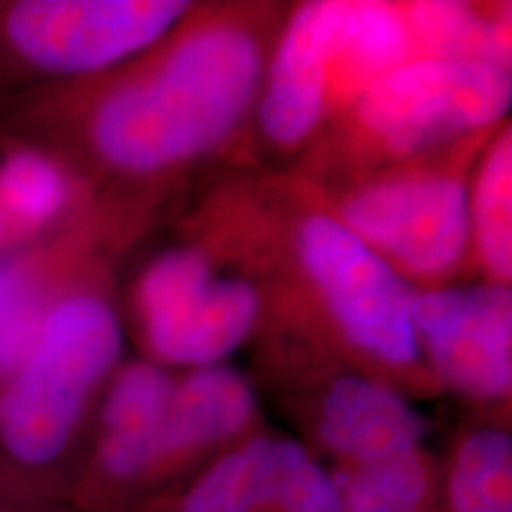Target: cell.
<instances>
[{"label": "cell", "mask_w": 512, "mask_h": 512, "mask_svg": "<svg viewBox=\"0 0 512 512\" xmlns=\"http://www.w3.org/2000/svg\"><path fill=\"white\" fill-rule=\"evenodd\" d=\"M283 5H197L155 46L19 95L10 133L46 143L98 192L124 238L143 200L245 143Z\"/></svg>", "instance_id": "6da1fadb"}, {"label": "cell", "mask_w": 512, "mask_h": 512, "mask_svg": "<svg viewBox=\"0 0 512 512\" xmlns=\"http://www.w3.org/2000/svg\"><path fill=\"white\" fill-rule=\"evenodd\" d=\"M238 219L264 280L261 332L380 377L411 399L439 394L415 342L413 287L363 245L302 178H238Z\"/></svg>", "instance_id": "7a4b0ae2"}, {"label": "cell", "mask_w": 512, "mask_h": 512, "mask_svg": "<svg viewBox=\"0 0 512 512\" xmlns=\"http://www.w3.org/2000/svg\"><path fill=\"white\" fill-rule=\"evenodd\" d=\"M121 363L124 318L98 259L55 294L29 354L0 387V456L31 494L67 503Z\"/></svg>", "instance_id": "3957f363"}, {"label": "cell", "mask_w": 512, "mask_h": 512, "mask_svg": "<svg viewBox=\"0 0 512 512\" xmlns=\"http://www.w3.org/2000/svg\"><path fill=\"white\" fill-rule=\"evenodd\" d=\"M415 57L403 3H297L273 41L249 133L297 164L363 88Z\"/></svg>", "instance_id": "277c9868"}, {"label": "cell", "mask_w": 512, "mask_h": 512, "mask_svg": "<svg viewBox=\"0 0 512 512\" xmlns=\"http://www.w3.org/2000/svg\"><path fill=\"white\" fill-rule=\"evenodd\" d=\"M512 67L415 57L363 88L290 176L325 185L430 157L508 121Z\"/></svg>", "instance_id": "5b68a950"}, {"label": "cell", "mask_w": 512, "mask_h": 512, "mask_svg": "<svg viewBox=\"0 0 512 512\" xmlns=\"http://www.w3.org/2000/svg\"><path fill=\"white\" fill-rule=\"evenodd\" d=\"M496 131L467 138L437 155L309 185L413 290L456 285L463 275L475 273L467 188L479 152Z\"/></svg>", "instance_id": "8992f818"}, {"label": "cell", "mask_w": 512, "mask_h": 512, "mask_svg": "<svg viewBox=\"0 0 512 512\" xmlns=\"http://www.w3.org/2000/svg\"><path fill=\"white\" fill-rule=\"evenodd\" d=\"M128 311L145 358L183 373L221 366L259 335L268 297L259 271L200 216L190 238L145 259Z\"/></svg>", "instance_id": "52a82bcc"}, {"label": "cell", "mask_w": 512, "mask_h": 512, "mask_svg": "<svg viewBox=\"0 0 512 512\" xmlns=\"http://www.w3.org/2000/svg\"><path fill=\"white\" fill-rule=\"evenodd\" d=\"M192 8L188 0H0V93L110 72Z\"/></svg>", "instance_id": "ba28073f"}, {"label": "cell", "mask_w": 512, "mask_h": 512, "mask_svg": "<svg viewBox=\"0 0 512 512\" xmlns=\"http://www.w3.org/2000/svg\"><path fill=\"white\" fill-rule=\"evenodd\" d=\"M302 430V444L323 465L368 463L425 446L432 420L411 396L344 363L318 358L271 361Z\"/></svg>", "instance_id": "9c48e42d"}, {"label": "cell", "mask_w": 512, "mask_h": 512, "mask_svg": "<svg viewBox=\"0 0 512 512\" xmlns=\"http://www.w3.org/2000/svg\"><path fill=\"white\" fill-rule=\"evenodd\" d=\"M411 320L420 358L439 392L482 408L510 406V285L479 280L415 290Z\"/></svg>", "instance_id": "30bf717a"}, {"label": "cell", "mask_w": 512, "mask_h": 512, "mask_svg": "<svg viewBox=\"0 0 512 512\" xmlns=\"http://www.w3.org/2000/svg\"><path fill=\"white\" fill-rule=\"evenodd\" d=\"M143 512H342V503L302 441L264 430Z\"/></svg>", "instance_id": "8fae6325"}, {"label": "cell", "mask_w": 512, "mask_h": 512, "mask_svg": "<svg viewBox=\"0 0 512 512\" xmlns=\"http://www.w3.org/2000/svg\"><path fill=\"white\" fill-rule=\"evenodd\" d=\"M261 427L254 384L228 363L183 370L157 425L155 456L145 484V508L174 494L209 463Z\"/></svg>", "instance_id": "7c38bea8"}, {"label": "cell", "mask_w": 512, "mask_h": 512, "mask_svg": "<svg viewBox=\"0 0 512 512\" xmlns=\"http://www.w3.org/2000/svg\"><path fill=\"white\" fill-rule=\"evenodd\" d=\"M121 245L110 219L0 254V387L29 354L43 313L76 273Z\"/></svg>", "instance_id": "4fadbf2b"}, {"label": "cell", "mask_w": 512, "mask_h": 512, "mask_svg": "<svg viewBox=\"0 0 512 512\" xmlns=\"http://www.w3.org/2000/svg\"><path fill=\"white\" fill-rule=\"evenodd\" d=\"M0 204L10 249L53 240L107 216L91 181L67 157L10 131L0 136Z\"/></svg>", "instance_id": "5bb4252c"}, {"label": "cell", "mask_w": 512, "mask_h": 512, "mask_svg": "<svg viewBox=\"0 0 512 512\" xmlns=\"http://www.w3.org/2000/svg\"><path fill=\"white\" fill-rule=\"evenodd\" d=\"M342 512H446L444 463L427 446L356 465H325Z\"/></svg>", "instance_id": "9a60e30c"}, {"label": "cell", "mask_w": 512, "mask_h": 512, "mask_svg": "<svg viewBox=\"0 0 512 512\" xmlns=\"http://www.w3.org/2000/svg\"><path fill=\"white\" fill-rule=\"evenodd\" d=\"M472 268L486 283H512V126L498 128L479 152L467 188Z\"/></svg>", "instance_id": "2e32d148"}, {"label": "cell", "mask_w": 512, "mask_h": 512, "mask_svg": "<svg viewBox=\"0 0 512 512\" xmlns=\"http://www.w3.org/2000/svg\"><path fill=\"white\" fill-rule=\"evenodd\" d=\"M418 57L510 67V5L422 0L403 3Z\"/></svg>", "instance_id": "e0dca14e"}, {"label": "cell", "mask_w": 512, "mask_h": 512, "mask_svg": "<svg viewBox=\"0 0 512 512\" xmlns=\"http://www.w3.org/2000/svg\"><path fill=\"white\" fill-rule=\"evenodd\" d=\"M441 463L446 512H512V434L501 415L465 427Z\"/></svg>", "instance_id": "ac0fdd59"}, {"label": "cell", "mask_w": 512, "mask_h": 512, "mask_svg": "<svg viewBox=\"0 0 512 512\" xmlns=\"http://www.w3.org/2000/svg\"><path fill=\"white\" fill-rule=\"evenodd\" d=\"M27 498H41V496L31 494L27 486L15 477V472L10 470L3 456H0V510L10 508V505H15L19 501H27Z\"/></svg>", "instance_id": "d6986e66"}, {"label": "cell", "mask_w": 512, "mask_h": 512, "mask_svg": "<svg viewBox=\"0 0 512 512\" xmlns=\"http://www.w3.org/2000/svg\"><path fill=\"white\" fill-rule=\"evenodd\" d=\"M0 512H74V510L69 508L67 503L46 501V498H27V501H19Z\"/></svg>", "instance_id": "ffe728a7"}, {"label": "cell", "mask_w": 512, "mask_h": 512, "mask_svg": "<svg viewBox=\"0 0 512 512\" xmlns=\"http://www.w3.org/2000/svg\"><path fill=\"white\" fill-rule=\"evenodd\" d=\"M5 252H10V230H8V221H5L3 204H0V254Z\"/></svg>", "instance_id": "44dd1931"}]
</instances>
